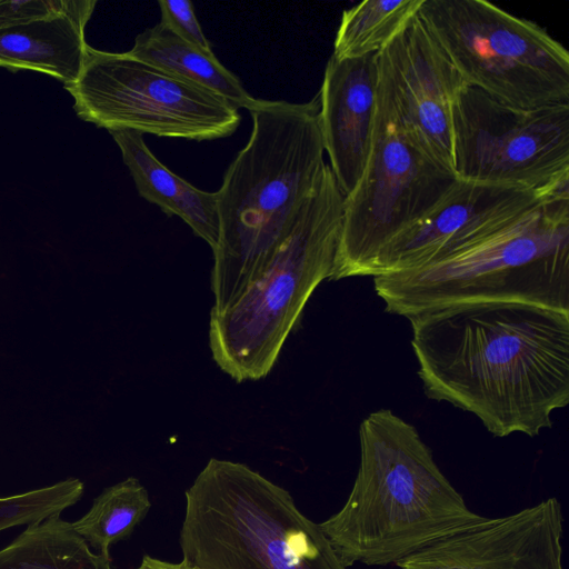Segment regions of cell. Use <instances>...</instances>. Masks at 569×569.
I'll return each mask as SVG.
<instances>
[{"label": "cell", "mask_w": 569, "mask_h": 569, "mask_svg": "<svg viewBox=\"0 0 569 569\" xmlns=\"http://www.w3.org/2000/svg\"><path fill=\"white\" fill-rule=\"evenodd\" d=\"M96 4L82 0L68 13L1 29L0 67L46 73L63 86L74 82L84 63V29Z\"/></svg>", "instance_id": "obj_15"}, {"label": "cell", "mask_w": 569, "mask_h": 569, "mask_svg": "<svg viewBox=\"0 0 569 569\" xmlns=\"http://www.w3.org/2000/svg\"><path fill=\"white\" fill-rule=\"evenodd\" d=\"M110 134L140 197L168 217H179L213 251L219 240L217 192L200 190L173 173L150 151L141 133L120 130Z\"/></svg>", "instance_id": "obj_16"}, {"label": "cell", "mask_w": 569, "mask_h": 569, "mask_svg": "<svg viewBox=\"0 0 569 569\" xmlns=\"http://www.w3.org/2000/svg\"><path fill=\"white\" fill-rule=\"evenodd\" d=\"M151 507L146 487L134 477L106 488L90 510L72 522L73 530L98 552L110 556L109 548L129 537L147 517Z\"/></svg>", "instance_id": "obj_20"}, {"label": "cell", "mask_w": 569, "mask_h": 569, "mask_svg": "<svg viewBox=\"0 0 569 569\" xmlns=\"http://www.w3.org/2000/svg\"><path fill=\"white\" fill-rule=\"evenodd\" d=\"M425 395L476 416L495 437H536L569 403V312L470 303L408 319Z\"/></svg>", "instance_id": "obj_1"}, {"label": "cell", "mask_w": 569, "mask_h": 569, "mask_svg": "<svg viewBox=\"0 0 569 569\" xmlns=\"http://www.w3.org/2000/svg\"><path fill=\"white\" fill-rule=\"evenodd\" d=\"M182 560L197 569H348L284 488L211 458L184 492Z\"/></svg>", "instance_id": "obj_5"}, {"label": "cell", "mask_w": 569, "mask_h": 569, "mask_svg": "<svg viewBox=\"0 0 569 569\" xmlns=\"http://www.w3.org/2000/svg\"><path fill=\"white\" fill-rule=\"evenodd\" d=\"M453 161L465 180L569 187V103L515 108L466 84L453 107Z\"/></svg>", "instance_id": "obj_10"}, {"label": "cell", "mask_w": 569, "mask_h": 569, "mask_svg": "<svg viewBox=\"0 0 569 569\" xmlns=\"http://www.w3.org/2000/svg\"><path fill=\"white\" fill-rule=\"evenodd\" d=\"M77 116L107 129L194 141L231 136L240 113L229 101L130 56L88 46L78 79L64 86Z\"/></svg>", "instance_id": "obj_9"}, {"label": "cell", "mask_w": 569, "mask_h": 569, "mask_svg": "<svg viewBox=\"0 0 569 569\" xmlns=\"http://www.w3.org/2000/svg\"><path fill=\"white\" fill-rule=\"evenodd\" d=\"M359 445L343 506L318 523L347 568L397 566L486 518L445 476L416 427L390 409L361 421Z\"/></svg>", "instance_id": "obj_2"}, {"label": "cell", "mask_w": 569, "mask_h": 569, "mask_svg": "<svg viewBox=\"0 0 569 569\" xmlns=\"http://www.w3.org/2000/svg\"><path fill=\"white\" fill-rule=\"evenodd\" d=\"M249 112V140L216 191L211 313L231 306L263 271L327 166L318 94L302 103L260 99Z\"/></svg>", "instance_id": "obj_3"}, {"label": "cell", "mask_w": 569, "mask_h": 569, "mask_svg": "<svg viewBox=\"0 0 569 569\" xmlns=\"http://www.w3.org/2000/svg\"><path fill=\"white\" fill-rule=\"evenodd\" d=\"M565 194H569V187L537 190L457 178L431 208L381 249L369 277L401 273L435 262Z\"/></svg>", "instance_id": "obj_11"}, {"label": "cell", "mask_w": 569, "mask_h": 569, "mask_svg": "<svg viewBox=\"0 0 569 569\" xmlns=\"http://www.w3.org/2000/svg\"><path fill=\"white\" fill-rule=\"evenodd\" d=\"M130 56L216 93L237 109L252 110L260 99L250 96L217 57L184 42L162 23L139 33Z\"/></svg>", "instance_id": "obj_17"}, {"label": "cell", "mask_w": 569, "mask_h": 569, "mask_svg": "<svg viewBox=\"0 0 569 569\" xmlns=\"http://www.w3.org/2000/svg\"><path fill=\"white\" fill-rule=\"evenodd\" d=\"M82 0H0V30L68 13Z\"/></svg>", "instance_id": "obj_23"}, {"label": "cell", "mask_w": 569, "mask_h": 569, "mask_svg": "<svg viewBox=\"0 0 569 569\" xmlns=\"http://www.w3.org/2000/svg\"><path fill=\"white\" fill-rule=\"evenodd\" d=\"M418 14L467 86L515 108L569 103V52L483 0H422Z\"/></svg>", "instance_id": "obj_7"}, {"label": "cell", "mask_w": 569, "mask_h": 569, "mask_svg": "<svg viewBox=\"0 0 569 569\" xmlns=\"http://www.w3.org/2000/svg\"><path fill=\"white\" fill-rule=\"evenodd\" d=\"M378 66L408 136L455 173L453 107L466 82L418 13L378 53Z\"/></svg>", "instance_id": "obj_12"}, {"label": "cell", "mask_w": 569, "mask_h": 569, "mask_svg": "<svg viewBox=\"0 0 569 569\" xmlns=\"http://www.w3.org/2000/svg\"><path fill=\"white\" fill-rule=\"evenodd\" d=\"M385 311L409 319L457 305L523 303L569 312V194L421 268L373 278Z\"/></svg>", "instance_id": "obj_4"}, {"label": "cell", "mask_w": 569, "mask_h": 569, "mask_svg": "<svg viewBox=\"0 0 569 569\" xmlns=\"http://www.w3.org/2000/svg\"><path fill=\"white\" fill-rule=\"evenodd\" d=\"M422 0H365L342 12L332 57L379 53L418 13Z\"/></svg>", "instance_id": "obj_19"}, {"label": "cell", "mask_w": 569, "mask_h": 569, "mask_svg": "<svg viewBox=\"0 0 569 569\" xmlns=\"http://www.w3.org/2000/svg\"><path fill=\"white\" fill-rule=\"evenodd\" d=\"M343 198L327 163L263 271L219 313L210 312L209 347L237 382L264 378L317 287L332 280L340 248Z\"/></svg>", "instance_id": "obj_6"}, {"label": "cell", "mask_w": 569, "mask_h": 569, "mask_svg": "<svg viewBox=\"0 0 569 569\" xmlns=\"http://www.w3.org/2000/svg\"><path fill=\"white\" fill-rule=\"evenodd\" d=\"M565 518L550 497L517 512L486 517L397 565L399 569H565Z\"/></svg>", "instance_id": "obj_13"}, {"label": "cell", "mask_w": 569, "mask_h": 569, "mask_svg": "<svg viewBox=\"0 0 569 569\" xmlns=\"http://www.w3.org/2000/svg\"><path fill=\"white\" fill-rule=\"evenodd\" d=\"M134 569H197L183 560L179 562H172L161 560L149 555L142 557L140 565Z\"/></svg>", "instance_id": "obj_24"}, {"label": "cell", "mask_w": 569, "mask_h": 569, "mask_svg": "<svg viewBox=\"0 0 569 569\" xmlns=\"http://www.w3.org/2000/svg\"><path fill=\"white\" fill-rule=\"evenodd\" d=\"M82 493V481L69 478L20 495L0 497V531L60 515L74 505Z\"/></svg>", "instance_id": "obj_21"}, {"label": "cell", "mask_w": 569, "mask_h": 569, "mask_svg": "<svg viewBox=\"0 0 569 569\" xmlns=\"http://www.w3.org/2000/svg\"><path fill=\"white\" fill-rule=\"evenodd\" d=\"M456 179L408 136L379 72L370 152L359 182L343 198L332 280L369 277L381 249L431 208Z\"/></svg>", "instance_id": "obj_8"}, {"label": "cell", "mask_w": 569, "mask_h": 569, "mask_svg": "<svg viewBox=\"0 0 569 569\" xmlns=\"http://www.w3.org/2000/svg\"><path fill=\"white\" fill-rule=\"evenodd\" d=\"M0 569H112L60 515L29 525L0 550Z\"/></svg>", "instance_id": "obj_18"}, {"label": "cell", "mask_w": 569, "mask_h": 569, "mask_svg": "<svg viewBox=\"0 0 569 569\" xmlns=\"http://www.w3.org/2000/svg\"><path fill=\"white\" fill-rule=\"evenodd\" d=\"M158 4L161 11L160 23L196 49L213 54L211 44L200 27L190 1L161 0L158 1Z\"/></svg>", "instance_id": "obj_22"}, {"label": "cell", "mask_w": 569, "mask_h": 569, "mask_svg": "<svg viewBox=\"0 0 569 569\" xmlns=\"http://www.w3.org/2000/svg\"><path fill=\"white\" fill-rule=\"evenodd\" d=\"M378 53L337 59L331 56L319 97L320 130L329 167L343 196L367 164L377 112Z\"/></svg>", "instance_id": "obj_14"}]
</instances>
